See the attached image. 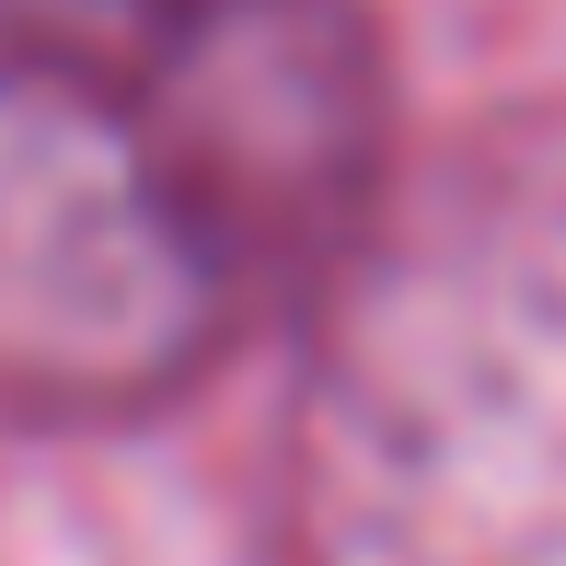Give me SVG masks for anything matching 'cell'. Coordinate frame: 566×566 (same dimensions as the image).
<instances>
[{
  "instance_id": "cell-1",
  "label": "cell",
  "mask_w": 566,
  "mask_h": 566,
  "mask_svg": "<svg viewBox=\"0 0 566 566\" xmlns=\"http://www.w3.org/2000/svg\"><path fill=\"white\" fill-rule=\"evenodd\" d=\"M394 163L347 0H0V417H150Z\"/></svg>"
},
{
  "instance_id": "cell-2",
  "label": "cell",
  "mask_w": 566,
  "mask_h": 566,
  "mask_svg": "<svg viewBox=\"0 0 566 566\" xmlns=\"http://www.w3.org/2000/svg\"><path fill=\"white\" fill-rule=\"evenodd\" d=\"M290 313V566H566V105L381 163Z\"/></svg>"
}]
</instances>
